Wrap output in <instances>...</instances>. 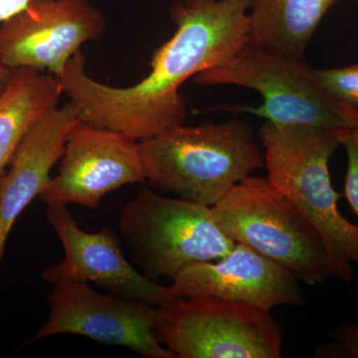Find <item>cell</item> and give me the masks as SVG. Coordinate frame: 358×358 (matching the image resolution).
<instances>
[{
  "instance_id": "6da1fadb",
  "label": "cell",
  "mask_w": 358,
  "mask_h": 358,
  "mask_svg": "<svg viewBox=\"0 0 358 358\" xmlns=\"http://www.w3.org/2000/svg\"><path fill=\"white\" fill-rule=\"evenodd\" d=\"M251 0H178L171 7L178 26L157 49L150 74L128 88L92 79L77 52L58 78L79 110L80 121L148 141L185 124L187 110L179 87L203 71L228 62L247 43Z\"/></svg>"
},
{
  "instance_id": "7a4b0ae2",
  "label": "cell",
  "mask_w": 358,
  "mask_h": 358,
  "mask_svg": "<svg viewBox=\"0 0 358 358\" xmlns=\"http://www.w3.org/2000/svg\"><path fill=\"white\" fill-rule=\"evenodd\" d=\"M259 138L268 179L288 197L319 235L331 277L352 282L358 264V226L338 210L329 162L341 145L336 131L303 124L267 121Z\"/></svg>"
},
{
  "instance_id": "3957f363",
  "label": "cell",
  "mask_w": 358,
  "mask_h": 358,
  "mask_svg": "<svg viewBox=\"0 0 358 358\" xmlns=\"http://www.w3.org/2000/svg\"><path fill=\"white\" fill-rule=\"evenodd\" d=\"M138 145L150 187L211 207L265 164L253 129L238 120L181 124Z\"/></svg>"
},
{
  "instance_id": "277c9868",
  "label": "cell",
  "mask_w": 358,
  "mask_h": 358,
  "mask_svg": "<svg viewBox=\"0 0 358 358\" xmlns=\"http://www.w3.org/2000/svg\"><path fill=\"white\" fill-rule=\"evenodd\" d=\"M219 228L310 286L331 277L319 235L268 178L247 176L212 206Z\"/></svg>"
},
{
  "instance_id": "5b68a950",
  "label": "cell",
  "mask_w": 358,
  "mask_h": 358,
  "mask_svg": "<svg viewBox=\"0 0 358 358\" xmlns=\"http://www.w3.org/2000/svg\"><path fill=\"white\" fill-rule=\"evenodd\" d=\"M119 229L134 259L152 280H173L183 268L217 261L236 242L219 228L212 207L143 188L124 205Z\"/></svg>"
},
{
  "instance_id": "8992f818",
  "label": "cell",
  "mask_w": 358,
  "mask_h": 358,
  "mask_svg": "<svg viewBox=\"0 0 358 358\" xmlns=\"http://www.w3.org/2000/svg\"><path fill=\"white\" fill-rule=\"evenodd\" d=\"M155 333L178 358L282 357V329L271 310L208 294L159 306Z\"/></svg>"
},
{
  "instance_id": "52a82bcc",
  "label": "cell",
  "mask_w": 358,
  "mask_h": 358,
  "mask_svg": "<svg viewBox=\"0 0 358 358\" xmlns=\"http://www.w3.org/2000/svg\"><path fill=\"white\" fill-rule=\"evenodd\" d=\"M305 59L245 45L228 62L192 78L201 86L233 85L262 96L261 107L237 108L267 121L331 131L358 126V108L341 103L320 86Z\"/></svg>"
},
{
  "instance_id": "ba28073f",
  "label": "cell",
  "mask_w": 358,
  "mask_h": 358,
  "mask_svg": "<svg viewBox=\"0 0 358 358\" xmlns=\"http://www.w3.org/2000/svg\"><path fill=\"white\" fill-rule=\"evenodd\" d=\"M48 319L25 345L59 334H76L103 345L129 348L147 358H178L155 333L157 306L105 294L89 282L53 285Z\"/></svg>"
},
{
  "instance_id": "9c48e42d",
  "label": "cell",
  "mask_w": 358,
  "mask_h": 358,
  "mask_svg": "<svg viewBox=\"0 0 358 358\" xmlns=\"http://www.w3.org/2000/svg\"><path fill=\"white\" fill-rule=\"evenodd\" d=\"M105 17L86 0H35L0 26V62L10 69L62 76L70 59L105 31Z\"/></svg>"
},
{
  "instance_id": "30bf717a",
  "label": "cell",
  "mask_w": 358,
  "mask_h": 358,
  "mask_svg": "<svg viewBox=\"0 0 358 358\" xmlns=\"http://www.w3.org/2000/svg\"><path fill=\"white\" fill-rule=\"evenodd\" d=\"M57 176L39 195L47 205L96 209L108 193L145 183L138 141L79 122L70 131Z\"/></svg>"
},
{
  "instance_id": "8fae6325",
  "label": "cell",
  "mask_w": 358,
  "mask_h": 358,
  "mask_svg": "<svg viewBox=\"0 0 358 358\" xmlns=\"http://www.w3.org/2000/svg\"><path fill=\"white\" fill-rule=\"evenodd\" d=\"M46 217L64 249V260L45 268L43 279L58 282H93L109 293L159 306L178 298L171 286H162L141 274L127 260L119 238L109 228L86 232L67 206L47 205Z\"/></svg>"
},
{
  "instance_id": "7c38bea8",
  "label": "cell",
  "mask_w": 358,
  "mask_h": 358,
  "mask_svg": "<svg viewBox=\"0 0 358 358\" xmlns=\"http://www.w3.org/2000/svg\"><path fill=\"white\" fill-rule=\"evenodd\" d=\"M178 298L208 294L268 308L301 306L300 281L279 264L246 245L236 243L217 261L192 264L173 278Z\"/></svg>"
},
{
  "instance_id": "4fadbf2b",
  "label": "cell",
  "mask_w": 358,
  "mask_h": 358,
  "mask_svg": "<svg viewBox=\"0 0 358 358\" xmlns=\"http://www.w3.org/2000/svg\"><path fill=\"white\" fill-rule=\"evenodd\" d=\"M79 122V110L72 102L52 110L25 134L0 178V272L13 226L48 185L52 169L62 157L68 136Z\"/></svg>"
},
{
  "instance_id": "5bb4252c",
  "label": "cell",
  "mask_w": 358,
  "mask_h": 358,
  "mask_svg": "<svg viewBox=\"0 0 358 358\" xmlns=\"http://www.w3.org/2000/svg\"><path fill=\"white\" fill-rule=\"evenodd\" d=\"M338 0H251L247 45L303 59L308 42Z\"/></svg>"
},
{
  "instance_id": "9a60e30c",
  "label": "cell",
  "mask_w": 358,
  "mask_h": 358,
  "mask_svg": "<svg viewBox=\"0 0 358 358\" xmlns=\"http://www.w3.org/2000/svg\"><path fill=\"white\" fill-rule=\"evenodd\" d=\"M63 89L58 78L20 68L0 96V178L29 129L57 108Z\"/></svg>"
},
{
  "instance_id": "2e32d148",
  "label": "cell",
  "mask_w": 358,
  "mask_h": 358,
  "mask_svg": "<svg viewBox=\"0 0 358 358\" xmlns=\"http://www.w3.org/2000/svg\"><path fill=\"white\" fill-rule=\"evenodd\" d=\"M313 76L336 100L358 108V65L329 70L313 69Z\"/></svg>"
},
{
  "instance_id": "e0dca14e",
  "label": "cell",
  "mask_w": 358,
  "mask_h": 358,
  "mask_svg": "<svg viewBox=\"0 0 358 358\" xmlns=\"http://www.w3.org/2000/svg\"><path fill=\"white\" fill-rule=\"evenodd\" d=\"M336 134L348 155L345 196L358 218V126L338 129Z\"/></svg>"
},
{
  "instance_id": "ac0fdd59",
  "label": "cell",
  "mask_w": 358,
  "mask_h": 358,
  "mask_svg": "<svg viewBox=\"0 0 358 358\" xmlns=\"http://www.w3.org/2000/svg\"><path fill=\"white\" fill-rule=\"evenodd\" d=\"M333 341L320 346L313 353L317 358H358V322H343L331 334Z\"/></svg>"
},
{
  "instance_id": "d6986e66",
  "label": "cell",
  "mask_w": 358,
  "mask_h": 358,
  "mask_svg": "<svg viewBox=\"0 0 358 358\" xmlns=\"http://www.w3.org/2000/svg\"><path fill=\"white\" fill-rule=\"evenodd\" d=\"M35 0H0V23L20 13Z\"/></svg>"
},
{
  "instance_id": "ffe728a7",
  "label": "cell",
  "mask_w": 358,
  "mask_h": 358,
  "mask_svg": "<svg viewBox=\"0 0 358 358\" xmlns=\"http://www.w3.org/2000/svg\"><path fill=\"white\" fill-rule=\"evenodd\" d=\"M14 70L7 67V66L2 64L0 62V96L6 91L11 79H13Z\"/></svg>"
}]
</instances>
